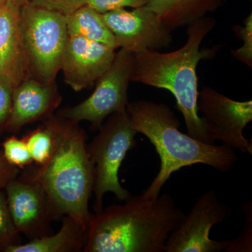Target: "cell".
Here are the masks:
<instances>
[{
  "label": "cell",
  "mask_w": 252,
  "mask_h": 252,
  "mask_svg": "<svg viewBox=\"0 0 252 252\" xmlns=\"http://www.w3.org/2000/svg\"><path fill=\"white\" fill-rule=\"evenodd\" d=\"M61 101L54 84H46L34 78H28L16 86L13 92L12 107L6 129L16 132L27 124L46 120L53 115Z\"/></svg>",
  "instance_id": "5bb4252c"
},
{
  "label": "cell",
  "mask_w": 252,
  "mask_h": 252,
  "mask_svg": "<svg viewBox=\"0 0 252 252\" xmlns=\"http://www.w3.org/2000/svg\"><path fill=\"white\" fill-rule=\"evenodd\" d=\"M133 60V53L121 49L110 67L96 81L94 93L77 105L61 109L58 115L77 123H91L95 130L109 116L126 110Z\"/></svg>",
  "instance_id": "52a82bcc"
},
{
  "label": "cell",
  "mask_w": 252,
  "mask_h": 252,
  "mask_svg": "<svg viewBox=\"0 0 252 252\" xmlns=\"http://www.w3.org/2000/svg\"><path fill=\"white\" fill-rule=\"evenodd\" d=\"M19 234L11 220L6 195L0 189V250L5 252L9 247L21 243Z\"/></svg>",
  "instance_id": "ffe728a7"
},
{
  "label": "cell",
  "mask_w": 252,
  "mask_h": 252,
  "mask_svg": "<svg viewBox=\"0 0 252 252\" xmlns=\"http://www.w3.org/2000/svg\"><path fill=\"white\" fill-rule=\"evenodd\" d=\"M67 31L68 35L81 36L115 50L118 48L115 37L102 15L86 5L67 15Z\"/></svg>",
  "instance_id": "e0dca14e"
},
{
  "label": "cell",
  "mask_w": 252,
  "mask_h": 252,
  "mask_svg": "<svg viewBox=\"0 0 252 252\" xmlns=\"http://www.w3.org/2000/svg\"><path fill=\"white\" fill-rule=\"evenodd\" d=\"M233 31L235 35L243 42L242 47L232 50L231 54L235 59L252 68V14L249 15L244 26H234Z\"/></svg>",
  "instance_id": "44dd1931"
},
{
  "label": "cell",
  "mask_w": 252,
  "mask_h": 252,
  "mask_svg": "<svg viewBox=\"0 0 252 252\" xmlns=\"http://www.w3.org/2000/svg\"><path fill=\"white\" fill-rule=\"evenodd\" d=\"M213 18H200L189 25L187 40L180 49L170 53L146 50L134 54L131 81L170 91L183 115L189 135L207 144H215L207 135L199 117L196 68L201 61L213 58L219 47L200 49L203 40L213 29Z\"/></svg>",
  "instance_id": "3957f363"
},
{
  "label": "cell",
  "mask_w": 252,
  "mask_h": 252,
  "mask_svg": "<svg viewBox=\"0 0 252 252\" xmlns=\"http://www.w3.org/2000/svg\"><path fill=\"white\" fill-rule=\"evenodd\" d=\"M16 2L18 3L21 6H23L25 4H27L28 0H14Z\"/></svg>",
  "instance_id": "4316f807"
},
{
  "label": "cell",
  "mask_w": 252,
  "mask_h": 252,
  "mask_svg": "<svg viewBox=\"0 0 252 252\" xmlns=\"http://www.w3.org/2000/svg\"><path fill=\"white\" fill-rule=\"evenodd\" d=\"M197 108L212 142L252 154L251 142L243 135L252 121V100H234L206 86L198 92Z\"/></svg>",
  "instance_id": "ba28073f"
},
{
  "label": "cell",
  "mask_w": 252,
  "mask_h": 252,
  "mask_svg": "<svg viewBox=\"0 0 252 252\" xmlns=\"http://www.w3.org/2000/svg\"><path fill=\"white\" fill-rule=\"evenodd\" d=\"M228 205L219 200L214 190L203 193L191 210L172 232L165 252H219L225 250V240L210 238V230L231 215Z\"/></svg>",
  "instance_id": "9c48e42d"
},
{
  "label": "cell",
  "mask_w": 252,
  "mask_h": 252,
  "mask_svg": "<svg viewBox=\"0 0 252 252\" xmlns=\"http://www.w3.org/2000/svg\"><path fill=\"white\" fill-rule=\"evenodd\" d=\"M246 221L238 238L233 240H225V251L228 252H252V203L245 205Z\"/></svg>",
  "instance_id": "7402d4cb"
},
{
  "label": "cell",
  "mask_w": 252,
  "mask_h": 252,
  "mask_svg": "<svg viewBox=\"0 0 252 252\" xmlns=\"http://www.w3.org/2000/svg\"><path fill=\"white\" fill-rule=\"evenodd\" d=\"M20 170L8 163L0 151V189L4 188L10 181L16 178L21 172Z\"/></svg>",
  "instance_id": "484cf974"
},
{
  "label": "cell",
  "mask_w": 252,
  "mask_h": 252,
  "mask_svg": "<svg viewBox=\"0 0 252 252\" xmlns=\"http://www.w3.org/2000/svg\"><path fill=\"white\" fill-rule=\"evenodd\" d=\"M14 87L7 78L0 75V126L6 127L11 114Z\"/></svg>",
  "instance_id": "d4e9b609"
},
{
  "label": "cell",
  "mask_w": 252,
  "mask_h": 252,
  "mask_svg": "<svg viewBox=\"0 0 252 252\" xmlns=\"http://www.w3.org/2000/svg\"><path fill=\"white\" fill-rule=\"evenodd\" d=\"M168 193L132 196L94 214L84 252H165L172 232L185 218Z\"/></svg>",
  "instance_id": "7a4b0ae2"
},
{
  "label": "cell",
  "mask_w": 252,
  "mask_h": 252,
  "mask_svg": "<svg viewBox=\"0 0 252 252\" xmlns=\"http://www.w3.org/2000/svg\"><path fill=\"white\" fill-rule=\"evenodd\" d=\"M21 6L7 0L0 9V75L14 89L31 77L21 26Z\"/></svg>",
  "instance_id": "4fadbf2b"
},
{
  "label": "cell",
  "mask_w": 252,
  "mask_h": 252,
  "mask_svg": "<svg viewBox=\"0 0 252 252\" xmlns=\"http://www.w3.org/2000/svg\"><path fill=\"white\" fill-rule=\"evenodd\" d=\"M115 54L109 46L68 35L61 60L64 81L77 92L89 89L110 67Z\"/></svg>",
  "instance_id": "7c38bea8"
},
{
  "label": "cell",
  "mask_w": 252,
  "mask_h": 252,
  "mask_svg": "<svg viewBox=\"0 0 252 252\" xmlns=\"http://www.w3.org/2000/svg\"><path fill=\"white\" fill-rule=\"evenodd\" d=\"M21 26L31 77L54 84L68 37L67 16L27 3L21 7Z\"/></svg>",
  "instance_id": "8992f818"
},
{
  "label": "cell",
  "mask_w": 252,
  "mask_h": 252,
  "mask_svg": "<svg viewBox=\"0 0 252 252\" xmlns=\"http://www.w3.org/2000/svg\"><path fill=\"white\" fill-rule=\"evenodd\" d=\"M147 0H86L85 5L103 14L114 10L126 7H140L147 4Z\"/></svg>",
  "instance_id": "603a6c76"
},
{
  "label": "cell",
  "mask_w": 252,
  "mask_h": 252,
  "mask_svg": "<svg viewBox=\"0 0 252 252\" xmlns=\"http://www.w3.org/2000/svg\"><path fill=\"white\" fill-rule=\"evenodd\" d=\"M86 0H28V3L67 16L85 5Z\"/></svg>",
  "instance_id": "cb8c5ba5"
},
{
  "label": "cell",
  "mask_w": 252,
  "mask_h": 252,
  "mask_svg": "<svg viewBox=\"0 0 252 252\" xmlns=\"http://www.w3.org/2000/svg\"><path fill=\"white\" fill-rule=\"evenodd\" d=\"M101 15L114 34L118 48L136 54L168 47L172 43V31L145 6L132 11L116 9Z\"/></svg>",
  "instance_id": "30bf717a"
},
{
  "label": "cell",
  "mask_w": 252,
  "mask_h": 252,
  "mask_svg": "<svg viewBox=\"0 0 252 252\" xmlns=\"http://www.w3.org/2000/svg\"><path fill=\"white\" fill-rule=\"evenodd\" d=\"M6 1H7V0H0V9L6 4Z\"/></svg>",
  "instance_id": "83f0119b"
},
{
  "label": "cell",
  "mask_w": 252,
  "mask_h": 252,
  "mask_svg": "<svg viewBox=\"0 0 252 252\" xmlns=\"http://www.w3.org/2000/svg\"><path fill=\"white\" fill-rule=\"evenodd\" d=\"M226 0H147L153 11L170 31L189 26L220 7Z\"/></svg>",
  "instance_id": "9a60e30c"
},
{
  "label": "cell",
  "mask_w": 252,
  "mask_h": 252,
  "mask_svg": "<svg viewBox=\"0 0 252 252\" xmlns=\"http://www.w3.org/2000/svg\"><path fill=\"white\" fill-rule=\"evenodd\" d=\"M47 119L54 132L51 157L44 165H31L18 176L44 189L54 220L68 216L88 230L94 215L89 211V203L94 177L87 152V134L79 123L59 115Z\"/></svg>",
  "instance_id": "6da1fadb"
},
{
  "label": "cell",
  "mask_w": 252,
  "mask_h": 252,
  "mask_svg": "<svg viewBox=\"0 0 252 252\" xmlns=\"http://www.w3.org/2000/svg\"><path fill=\"white\" fill-rule=\"evenodd\" d=\"M4 188L8 209L18 233L30 240L51 234L54 217L41 186L18 176Z\"/></svg>",
  "instance_id": "8fae6325"
},
{
  "label": "cell",
  "mask_w": 252,
  "mask_h": 252,
  "mask_svg": "<svg viewBox=\"0 0 252 252\" xmlns=\"http://www.w3.org/2000/svg\"><path fill=\"white\" fill-rule=\"evenodd\" d=\"M88 230L71 217L64 216L57 233L9 247L6 252H79L87 241Z\"/></svg>",
  "instance_id": "2e32d148"
},
{
  "label": "cell",
  "mask_w": 252,
  "mask_h": 252,
  "mask_svg": "<svg viewBox=\"0 0 252 252\" xmlns=\"http://www.w3.org/2000/svg\"><path fill=\"white\" fill-rule=\"evenodd\" d=\"M2 154L10 165L23 170L33 163L26 142L16 136H11L3 142Z\"/></svg>",
  "instance_id": "d6986e66"
},
{
  "label": "cell",
  "mask_w": 252,
  "mask_h": 252,
  "mask_svg": "<svg viewBox=\"0 0 252 252\" xmlns=\"http://www.w3.org/2000/svg\"><path fill=\"white\" fill-rule=\"evenodd\" d=\"M34 165H44L48 161L54 146V132L48 119L42 125L30 131L23 137Z\"/></svg>",
  "instance_id": "ac0fdd59"
},
{
  "label": "cell",
  "mask_w": 252,
  "mask_h": 252,
  "mask_svg": "<svg viewBox=\"0 0 252 252\" xmlns=\"http://www.w3.org/2000/svg\"><path fill=\"white\" fill-rule=\"evenodd\" d=\"M98 129L99 132L87 144L94 171V211L103 210V198L108 192L118 200L126 201L131 196L119 180V172L127 152L135 147L137 132L132 127L127 109L114 113L107 117Z\"/></svg>",
  "instance_id": "5b68a950"
},
{
  "label": "cell",
  "mask_w": 252,
  "mask_h": 252,
  "mask_svg": "<svg viewBox=\"0 0 252 252\" xmlns=\"http://www.w3.org/2000/svg\"><path fill=\"white\" fill-rule=\"evenodd\" d=\"M126 109L133 128L147 137L160 158V170L141 195L144 198H158L170 176L183 167L203 164L224 173L238 161L234 149L205 143L181 132L180 121L167 104L139 100L128 102Z\"/></svg>",
  "instance_id": "277c9868"
}]
</instances>
